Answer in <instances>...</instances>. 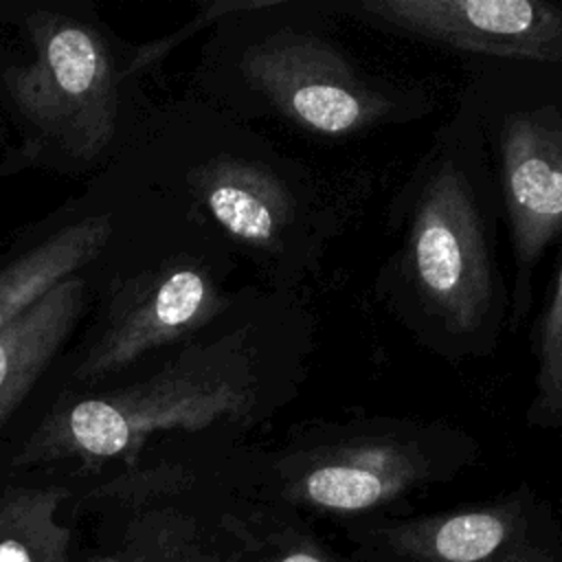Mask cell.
<instances>
[{
    "label": "cell",
    "instance_id": "8fae6325",
    "mask_svg": "<svg viewBox=\"0 0 562 562\" xmlns=\"http://www.w3.org/2000/svg\"><path fill=\"white\" fill-rule=\"evenodd\" d=\"M114 209L53 226L0 261V331L64 279L97 263L116 237Z\"/></svg>",
    "mask_w": 562,
    "mask_h": 562
},
{
    "label": "cell",
    "instance_id": "8992f818",
    "mask_svg": "<svg viewBox=\"0 0 562 562\" xmlns=\"http://www.w3.org/2000/svg\"><path fill=\"white\" fill-rule=\"evenodd\" d=\"M479 454V439L443 419H312L272 448H241L237 479L244 496L345 522L400 514L411 496L454 481Z\"/></svg>",
    "mask_w": 562,
    "mask_h": 562
},
{
    "label": "cell",
    "instance_id": "9a60e30c",
    "mask_svg": "<svg viewBox=\"0 0 562 562\" xmlns=\"http://www.w3.org/2000/svg\"><path fill=\"white\" fill-rule=\"evenodd\" d=\"M531 395L525 424L562 448V255L529 327Z\"/></svg>",
    "mask_w": 562,
    "mask_h": 562
},
{
    "label": "cell",
    "instance_id": "277c9868",
    "mask_svg": "<svg viewBox=\"0 0 562 562\" xmlns=\"http://www.w3.org/2000/svg\"><path fill=\"white\" fill-rule=\"evenodd\" d=\"M314 0H222L193 68L200 101L316 143H347L435 112L432 92L364 66Z\"/></svg>",
    "mask_w": 562,
    "mask_h": 562
},
{
    "label": "cell",
    "instance_id": "9c48e42d",
    "mask_svg": "<svg viewBox=\"0 0 562 562\" xmlns=\"http://www.w3.org/2000/svg\"><path fill=\"white\" fill-rule=\"evenodd\" d=\"M338 525L358 562H562V520L529 483L450 509Z\"/></svg>",
    "mask_w": 562,
    "mask_h": 562
},
{
    "label": "cell",
    "instance_id": "e0dca14e",
    "mask_svg": "<svg viewBox=\"0 0 562 562\" xmlns=\"http://www.w3.org/2000/svg\"><path fill=\"white\" fill-rule=\"evenodd\" d=\"M2 140H4V132H2V127H0V145H2Z\"/></svg>",
    "mask_w": 562,
    "mask_h": 562
},
{
    "label": "cell",
    "instance_id": "30bf717a",
    "mask_svg": "<svg viewBox=\"0 0 562 562\" xmlns=\"http://www.w3.org/2000/svg\"><path fill=\"white\" fill-rule=\"evenodd\" d=\"M334 18L470 64L562 68V4L544 0H314Z\"/></svg>",
    "mask_w": 562,
    "mask_h": 562
},
{
    "label": "cell",
    "instance_id": "2e32d148",
    "mask_svg": "<svg viewBox=\"0 0 562 562\" xmlns=\"http://www.w3.org/2000/svg\"><path fill=\"white\" fill-rule=\"evenodd\" d=\"M252 544L246 562H345L292 507L252 498Z\"/></svg>",
    "mask_w": 562,
    "mask_h": 562
},
{
    "label": "cell",
    "instance_id": "5b68a950",
    "mask_svg": "<svg viewBox=\"0 0 562 562\" xmlns=\"http://www.w3.org/2000/svg\"><path fill=\"white\" fill-rule=\"evenodd\" d=\"M132 48L88 2L0 0V108L20 136L0 173L116 165L151 105Z\"/></svg>",
    "mask_w": 562,
    "mask_h": 562
},
{
    "label": "cell",
    "instance_id": "7a4b0ae2",
    "mask_svg": "<svg viewBox=\"0 0 562 562\" xmlns=\"http://www.w3.org/2000/svg\"><path fill=\"white\" fill-rule=\"evenodd\" d=\"M112 167L143 176L158 202L202 226L274 294L303 299L345 233L347 206L323 173L198 97L151 103Z\"/></svg>",
    "mask_w": 562,
    "mask_h": 562
},
{
    "label": "cell",
    "instance_id": "6da1fadb",
    "mask_svg": "<svg viewBox=\"0 0 562 562\" xmlns=\"http://www.w3.org/2000/svg\"><path fill=\"white\" fill-rule=\"evenodd\" d=\"M314 351V316L301 296L259 288L226 323L123 384L64 393L31 430L15 465L55 461L134 465L156 435L237 439L288 408Z\"/></svg>",
    "mask_w": 562,
    "mask_h": 562
},
{
    "label": "cell",
    "instance_id": "7c38bea8",
    "mask_svg": "<svg viewBox=\"0 0 562 562\" xmlns=\"http://www.w3.org/2000/svg\"><path fill=\"white\" fill-rule=\"evenodd\" d=\"M88 307V279L77 272L0 331V428L48 373Z\"/></svg>",
    "mask_w": 562,
    "mask_h": 562
},
{
    "label": "cell",
    "instance_id": "4fadbf2b",
    "mask_svg": "<svg viewBox=\"0 0 562 562\" xmlns=\"http://www.w3.org/2000/svg\"><path fill=\"white\" fill-rule=\"evenodd\" d=\"M252 498L233 494L215 512H158L149 547H134L92 562H246L252 544Z\"/></svg>",
    "mask_w": 562,
    "mask_h": 562
},
{
    "label": "cell",
    "instance_id": "3957f363",
    "mask_svg": "<svg viewBox=\"0 0 562 562\" xmlns=\"http://www.w3.org/2000/svg\"><path fill=\"white\" fill-rule=\"evenodd\" d=\"M384 228L389 252L373 277L375 301L448 364L492 358L509 334L512 283L498 193L463 90L393 191Z\"/></svg>",
    "mask_w": 562,
    "mask_h": 562
},
{
    "label": "cell",
    "instance_id": "5bb4252c",
    "mask_svg": "<svg viewBox=\"0 0 562 562\" xmlns=\"http://www.w3.org/2000/svg\"><path fill=\"white\" fill-rule=\"evenodd\" d=\"M64 487H9L0 496V562H68L72 533L57 522Z\"/></svg>",
    "mask_w": 562,
    "mask_h": 562
},
{
    "label": "cell",
    "instance_id": "ba28073f",
    "mask_svg": "<svg viewBox=\"0 0 562 562\" xmlns=\"http://www.w3.org/2000/svg\"><path fill=\"white\" fill-rule=\"evenodd\" d=\"M470 97L512 257L509 334L531 316L536 274L562 239V68L470 64Z\"/></svg>",
    "mask_w": 562,
    "mask_h": 562
},
{
    "label": "cell",
    "instance_id": "52a82bcc",
    "mask_svg": "<svg viewBox=\"0 0 562 562\" xmlns=\"http://www.w3.org/2000/svg\"><path fill=\"white\" fill-rule=\"evenodd\" d=\"M167 211V244L108 283L64 393L110 386L147 358L169 356L226 323L259 290L237 281L241 263L213 235Z\"/></svg>",
    "mask_w": 562,
    "mask_h": 562
}]
</instances>
